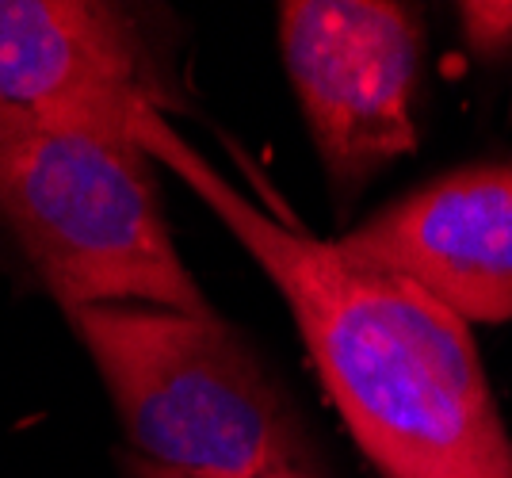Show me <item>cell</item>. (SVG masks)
Here are the masks:
<instances>
[{"mask_svg":"<svg viewBox=\"0 0 512 478\" xmlns=\"http://www.w3.org/2000/svg\"><path fill=\"white\" fill-rule=\"evenodd\" d=\"M165 165L276 283L325 391L383 478H512V436L470 326L413 280L268 215L169 127L138 119Z\"/></svg>","mask_w":512,"mask_h":478,"instance_id":"obj_1","label":"cell"},{"mask_svg":"<svg viewBox=\"0 0 512 478\" xmlns=\"http://www.w3.org/2000/svg\"><path fill=\"white\" fill-rule=\"evenodd\" d=\"M134 459L184 478H325L295 402L218 314L73 306Z\"/></svg>","mask_w":512,"mask_h":478,"instance_id":"obj_2","label":"cell"},{"mask_svg":"<svg viewBox=\"0 0 512 478\" xmlns=\"http://www.w3.org/2000/svg\"><path fill=\"white\" fill-rule=\"evenodd\" d=\"M0 222L62 310L123 303L214 314L172 245L138 131H0Z\"/></svg>","mask_w":512,"mask_h":478,"instance_id":"obj_3","label":"cell"},{"mask_svg":"<svg viewBox=\"0 0 512 478\" xmlns=\"http://www.w3.org/2000/svg\"><path fill=\"white\" fill-rule=\"evenodd\" d=\"M279 54L341 203L417 146L425 23L394 0H287Z\"/></svg>","mask_w":512,"mask_h":478,"instance_id":"obj_4","label":"cell"},{"mask_svg":"<svg viewBox=\"0 0 512 478\" xmlns=\"http://www.w3.org/2000/svg\"><path fill=\"white\" fill-rule=\"evenodd\" d=\"M165 111V85L130 8L0 0V131L127 127Z\"/></svg>","mask_w":512,"mask_h":478,"instance_id":"obj_5","label":"cell"},{"mask_svg":"<svg viewBox=\"0 0 512 478\" xmlns=\"http://www.w3.org/2000/svg\"><path fill=\"white\" fill-rule=\"evenodd\" d=\"M337 241L413 280L467 326L512 322V161L432 176Z\"/></svg>","mask_w":512,"mask_h":478,"instance_id":"obj_6","label":"cell"},{"mask_svg":"<svg viewBox=\"0 0 512 478\" xmlns=\"http://www.w3.org/2000/svg\"><path fill=\"white\" fill-rule=\"evenodd\" d=\"M459 27L474 54H501L512 46V4H459Z\"/></svg>","mask_w":512,"mask_h":478,"instance_id":"obj_7","label":"cell"},{"mask_svg":"<svg viewBox=\"0 0 512 478\" xmlns=\"http://www.w3.org/2000/svg\"><path fill=\"white\" fill-rule=\"evenodd\" d=\"M123 471H127V478H184V475H169V471H157V467H150V463H142V459L134 456L123 459Z\"/></svg>","mask_w":512,"mask_h":478,"instance_id":"obj_8","label":"cell"}]
</instances>
